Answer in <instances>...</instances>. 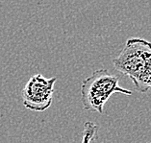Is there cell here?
Wrapping results in <instances>:
<instances>
[{
  "mask_svg": "<svg viewBox=\"0 0 151 143\" xmlns=\"http://www.w3.org/2000/svg\"><path fill=\"white\" fill-rule=\"evenodd\" d=\"M119 78L107 69L94 71L81 84V101L85 111L102 114L104 106L109 98L115 93L132 95V91L121 87Z\"/></svg>",
  "mask_w": 151,
  "mask_h": 143,
  "instance_id": "6da1fadb",
  "label": "cell"
},
{
  "mask_svg": "<svg viewBox=\"0 0 151 143\" xmlns=\"http://www.w3.org/2000/svg\"><path fill=\"white\" fill-rule=\"evenodd\" d=\"M151 60V42L145 39H127L121 52L113 60L116 70L128 76L135 82L148 65Z\"/></svg>",
  "mask_w": 151,
  "mask_h": 143,
  "instance_id": "7a4b0ae2",
  "label": "cell"
},
{
  "mask_svg": "<svg viewBox=\"0 0 151 143\" xmlns=\"http://www.w3.org/2000/svg\"><path fill=\"white\" fill-rule=\"evenodd\" d=\"M56 81V77L45 78L40 73L33 75L22 89L24 107L36 112H42L49 109L52 104Z\"/></svg>",
  "mask_w": 151,
  "mask_h": 143,
  "instance_id": "3957f363",
  "label": "cell"
},
{
  "mask_svg": "<svg viewBox=\"0 0 151 143\" xmlns=\"http://www.w3.org/2000/svg\"><path fill=\"white\" fill-rule=\"evenodd\" d=\"M133 84L136 90L139 93H145L151 89V60L146 68Z\"/></svg>",
  "mask_w": 151,
  "mask_h": 143,
  "instance_id": "277c9868",
  "label": "cell"
},
{
  "mask_svg": "<svg viewBox=\"0 0 151 143\" xmlns=\"http://www.w3.org/2000/svg\"><path fill=\"white\" fill-rule=\"evenodd\" d=\"M98 132V126L91 121H87L84 124L83 137L81 143H91L94 139H96Z\"/></svg>",
  "mask_w": 151,
  "mask_h": 143,
  "instance_id": "5b68a950",
  "label": "cell"
},
{
  "mask_svg": "<svg viewBox=\"0 0 151 143\" xmlns=\"http://www.w3.org/2000/svg\"><path fill=\"white\" fill-rule=\"evenodd\" d=\"M146 143H151V142H150V141H148V142H146Z\"/></svg>",
  "mask_w": 151,
  "mask_h": 143,
  "instance_id": "8992f818",
  "label": "cell"
}]
</instances>
